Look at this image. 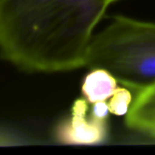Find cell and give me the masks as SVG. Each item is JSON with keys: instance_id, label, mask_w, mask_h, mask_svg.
Here are the masks:
<instances>
[{"instance_id": "cell-1", "label": "cell", "mask_w": 155, "mask_h": 155, "mask_svg": "<svg viewBox=\"0 0 155 155\" xmlns=\"http://www.w3.org/2000/svg\"><path fill=\"white\" fill-rule=\"evenodd\" d=\"M109 0H0V55L27 73L84 67Z\"/></svg>"}, {"instance_id": "cell-2", "label": "cell", "mask_w": 155, "mask_h": 155, "mask_svg": "<svg viewBox=\"0 0 155 155\" xmlns=\"http://www.w3.org/2000/svg\"><path fill=\"white\" fill-rule=\"evenodd\" d=\"M84 67L108 71L135 94L155 84V22L114 15L94 33Z\"/></svg>"}, {"instance_id": "cell-3", "label": "cell", "mask_w": 155, "mask_h": 155, "mask_svg": "<svg viewBox=\"0 0 155 155\" xmlns=\"http://www.w3.org/2000/svg\"><path fill=\"white\" fill-rule=\"evenodd\" d=\"M83 97L75 100L71 114L57 127L56 139L69 144H97L106 140L108 136V118H100L88 114L90 106Z\"/></svg>"}, {"instance_id": "cell-4", "label": "cell", "mask_w": 155, "mask_h": 155, "mask_svg": "<svg viewBox=\"0 0 155 155\" xmlns=\"http://www.w3.org/2000/svg\"><path fill=\"white\" fill-rule=\"evenodd\" d=\"M128 129L155 140V84L135 94L126 114Z\"/></svg>"}, {"instance_id": "cell-5", "label": "cell", "mask_w": 155, "mask_h": 155, "mask_svg": "<svg viewBox=\"0 0 155 155\" xmlns=\"http://www.w3.org/2000/svg\"><path fill=\"white\" fill-rule=\"evenodd\" d=\"M118 87V82L111 73L101 68L91 69L84 80L82 94L88 103L93 104L107 102Z\"/></svg>"}, {"instance_id": "cell-6", "label": "cell", "mask_w": 155, "mask_h": 155, "mask_svg": "<svg viewBox=\"0 0 155 155\" xmlns=\"http://www.w3.org/2000/svg\"><path fill=\"white\" fill-rule=\"evenodd\" d=\"M133 100L134 97L131 90L124 86L118 87L113 96L107 101L110 114L117 116L125 115L131 107Z\"/></svg>"}, {"instance_id": "cell-7", "label": "cell", "mask_w": 155, "mask_h": 155, "mask_svg": "<svg viewBox=\"0 0 155 155\" xmlns=\"http://www.w3.org/2000/svg\"><path fill=\"white\" fill-rule=\"evenodd\" d=\"M117 1H120V0H109L110 5H113V4H114V3H115V2H117Z\"/></svg>"}]
</instances>
